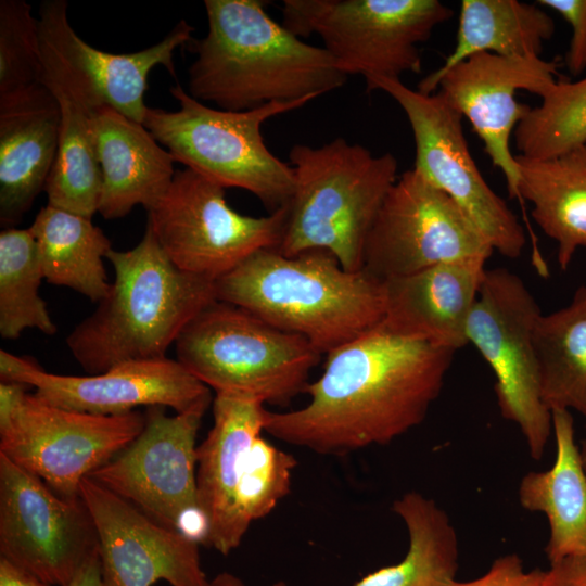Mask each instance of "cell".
I'll return each mask as SVG.
<instances>
[{"instance_id": "cell-18", "label": "cell", "mask_w": 586, "mask_h": 586, "mask_svg": "<svg viewBox=\"0 0 586 586\" xmlns=\"http://www.w3.org/2000/svg\"><path fill=\"white\" fill-rule=\"evenodd\" d=\"M79 496L98 535L103 586H211L199 544L152 520L136 506L85 477Z\"/></svg>"}, {"instance_id": "cell-23", "label": "cell", "mask_w": 586, "mask_h": 586, "mask_svg": "<svg viewBox=\"0 0 586 586\" xmlns=\"http://www.w3.org/2000/svg\"><path fill=\"white\" fill-rule=\"evenodd\" d=\"M101 175L98 213L105 219L128 215L137 205L153 207L169 188L173 155L136 122L104 105L95 126Z\"/></svg>"}, {"instance_id": "cell-4", "label": "cell", "mask_w": 586, "mask_h": 586, "mask_svg": "<svg viewBox=\"0 0 586 586\" xmlns=\"http://www.w3.org/2000/svg\"><path fill=\"white\" fill-rule=\"evenodd\" d=\"M105 258L114 281L97 309L66 337L73 357L90 374L166 357L187 324L217 300L215 281L177 268L148 226L136 246L111 249Z\"/></svg>"}, {"instance_id": "cell-7", "label": "cell", "mask_w": 586, "mask_h": 586, "mask_svg": "<svg viewBox=\"0 0 586 586\" xmlns=\"http://www.w3.org/2000/svg\"><path fill=\"white\" fill-rule=\"evenodd\" d=\"M175 349L177 360L215 394L277 406L305 393L321 355L303 336L218 300L187 324Z\"/></svg>"}, {"instance_id": "cell-40", "label": "cell", "mask_w": 586, "mask_h": 586, "mask_svg": "<svg viewBox=\"0 0 586 586\" xmlns=\"http://www.w3.org/2000/svg\"><path fill=\"white\" fill-rule=\"evenodd\" d=\"M67 586H103L99 552L84 564Z\"/></svg>"}, {"instance_id": "cell-2", "label": "cell", "mask_w": 586, "mask_h": 586, "mask_svg": "<svg viewBox=\"0 0 586 586\" xmlns=\"http://www.w3.org/2000/svg\"><path fill=\"white\" fill-rule=\"evenodd\" d=\"M260 0H205L208 30L191 39L196 54L188 92L221 110L247 111L272 102L319 97L342 87L347 75L323 48L278 23Z\"/></svg>"}, {"instance_id": "cell-9", "label": "cell", "mask_w": 586, "mask_h": 586, "mask_svg": "<svg viewBox=\"0 0 586 586\" xmlns=\"http://www.w3.org/2000/svg\"><path fill=\"white\" fill-rule=\"evenodd\" d=\"M288 216L289 205L243 215L228 204L225 188L184 168L148 211L146 226L177 268L216 281L255 252L278 249Z\"/></svg>"}, {"instance_id": "cell-36", "label": "cell", "mask_w": 586, "mask_h": 586, "mask_svg": "<svg viewBox=\"0 0 586 586\" xmlns=\"http://www.w3.org/2000/svg\"><path fill=\"white\" fill-rule=\"evenodd\" d=\"M545 571H526L522 559L517 553H507L496 558L482 576L459 582L454 586H542Z\"/></svg>"}, {"instance_id": "cell-21", "label": "cell", "mask_w": 586, "mask_h": 586, "mask_svg": "<svg viewBox=\"0 0 586 586\" xmlns=\"http://www.w3.org/2000/svg\"><path fill=\"white\" fill-rule=\"evenodd\" d=\"M486 262L458 260L384 281L382 323L398 336L457 352L468 344V321Z\"/></svg>"}, {"instance_id": "cell-29", "label": "cell", "mask_w": 586, "mask_h": 586, "mask_svg": "<svg viewBox=\"0 0 586 586\" xmlns=\"http://www.w3.org/2000/svg\"><path fill=\"white\" fill-rule=\"evenodd\" d=\"M534 346L544 404L574 410L586 421V284L570 303L538 316Z\"/></svg>"}, {"instance_id": "cell-5", "label": "cell", "mask_w": 586, "mask_h": 586, "mask_svg": "<svg viewBox=\"0 0 586 586\" xmlns=\"http://www.w3.org/2000/svg\"><path fill=\"white\" fill-rule=\"evenodd\" d=\"M289 164L295 183L277 250L286 256L326 250L346 270H361L369 231L398 178L396 157L340 137L318 148L295 144Z\"/></svg>"}, {"instance_id": "cell-3", "label": "cell", "mask_w": 586, "mask_h": 586, "mask_svg": "<svg viewBox=\"0 0 586 586\" xmlns=\"http://www.w3.org/2000/svg\"><path fill=\"white\" fill-rule=\"evenodd\" d=\"M218 301L306 339L328 354L380 324L384 282L346 270L326 250L286 256L264 249L215 281Z\"/></svg>"}, {"instance_id": "cell-20", "label": "cell", "mask_w": 586, "mask_h": 586, "mask_svg": "<svg viewBox=\"0 0 586 586\" xmlns=\"http://www.w3.org/2000/svg\"><path fill=\"white\" fill-rule=\"evenodd\" d=\"M265 404L242 395L215 394L213 426L196 447V487L208 522L207 546L228 556L250 528L240 502L255 440L265 431Z\"/></svg>"}, {"instance_id": "cell-32", "label": "cell", "mask_w": 586, "mask_h": 586, "mask_svg": "<svg viewBox=\"0 0 586 586\" xmlns=\"http://www.w3.org/2000/svg\"><path fill=\"white\" fill-rule=\"evenodd\" d=\"M514 130L519 155L547 160L586 144V76L558 80Z\"/></svg>"}, {"instance_id": "cell-19", "label": "cell", "mask_w": 586, "mask_h": 586, "mask_svg": "<svg viewBox=\"0 0 586 586\" xmlns=\"http://www.w3.org/2000/svg\"><path fill=\"white\" fill-rule=\"evenodd\" d=\"M558 68L557 60L483 52L460 62L440 80L437 91L468 118L493 165L504 174L512 199H520V175L510 138L531 110L515 94L524 90L543 98L558 81Z\"/></svg>"}, {"instance_id": "cell-41", "label": "cell", "mask_w": 586, "mask_h": 586, "mask_svg": "<svg viewBox=\"0 0 586 586\" xmlns=\"http://www.w3.org/2000/svg\"><path fill=\"white\" fill-rule=\"evenodd\" d=\"M211 586H244L241 578L230 572H221L212 581ZM272 586H288L284 582H277Z\"/></svg>"}, {"instance_id": "cell-24", "label": "cell", "mask_w": 586, "mask_h": 586, "mask_svg": "<svg viewBox=\"0 0 586 586\" xmlns=\"http://www.w3.org/2000/svg\"><path fill=\"white\" fill-rule=\"evenodd\" d=\"M556 458L550 469L528 472L520 481L519 502L544 513L550 534L545 553L550 564L586 558V472L575 441L571 411H551Z\"/></svg>"}, {"instance_id": "cell-34", "label": "cell", "mask_w": 586, "mask_h": 586, "mask_svg": "<svg viewBox=\"0 0 586 586\" xmlns=\"http://www.w3.org/2000/svg\"><path fill=\"white\" fill-rule=\"evenodd\" d=\"M295 457L258 436L252 447L247 474L241 485L240 502L251 525L268 515L291 489Z\"/></svg>"}, {"instance_id": "cell-26", "label": "cell", "mask_w": 586, "mask_h": 586, "mask_svg": "<svg viewBox=\"0 0 586 586\" xmlns=\"http://www.w3.org/2000/svg\"><path fill=\"white\" fill-rule=\"evenodd\" d=\"M519 196L531 203V215L557 243L559 267L565 270L586 247V144L547 160L515 155Z\"/></svg>"}, {"instance_id": "cell-14", "label": "cell", "mask_w": 586, "mask_h": 586, "mask_svg": "<svg viewBox=\"0 0 586 586\" xmlns=\"http://www.w3.org/2000/svg\"><path fill=\"white\" fill-rule=\"evenodd\" d=\"M493 251L460 207L411 168L397 178L375 216L362 269L384 282L436 265L488 259Z\"/></svg>"}, {"instance_id": "cell-42", "label": "cell", "mask_w": 586, "mask_h": 586, "mask_svg": "<svg viewBox=\"0 0 586 586\" xmlns=\"http://www.w3.org/2000/svg\"><path fill=\"white\" fill-rule=\"evenodd\" d=\"M578 448H579L582 462H583V466H584V469H585V472H586V438L583 440V442L581 443Z\"/></svg>"}, {"instance_id": "cell-35", "label": "cell", "mask_w": 586, "mask_h": 586, "mask_svg": "<svg viewBox=\"0 0 586 586\" xmlns=\"http://www.w3.org/2000/svg\"><path fill=\"white\" fill-rule=\"evenodd\" d=\"M540 7L559 13L571 26L572 36L566 53V66L573 76L586 69V0H538Z\"/></svg>"}, {"instance_id": "cell-10", "label": "cell", "mask_w": 586, "mask_h": 586, "mask_svg": "<svg viewBox=\"0 0 586 586\" xmlns=\"http://www.w3.org/2000/svg\"><path fill=\"white\" fill-rule=\"evenodd\" d=\"M207 408L167 416L165 407H148L140 434L89 477L163 526L206 545L208 522L196 487V436Z\"/></svg>"}, {"instance_id": "cell-30", "label": "cell", "mask_w": 586, "mask_h": 586, "mask_svg": "<svg viewBox=\"0 0 586 586\" xmlns=\"http://www.w3.org/2000/svg\"><path fill=\"white\" fill-rule=\"evenodd\" d=\"M192 33L193 27L181 20L162 41L133 53L104 52L88 44L78 35L76 46L106 105L142 123L148 109L144 94L151 69L162 65L175 77L174 52L189 43Z\"/></svg>"}, {"instance_id": "cell-16", "label": "cell", "mask_w": 586, "mask_h": 586, "mask_svg": "<svg viewBox=\"0 0 586 586\" xmlns=\"http://www.w3.org/2000/svg\"><path fill=\"white\" fill-rule=\"evenodd\" d=\"M98 552L81 500H66L0 454V557L54 586H67Z\"/></svg>"}, {"instance_id": "cell-1", "label": "cell", "mask_w": 586, "mask_h": 586, "mask_svg": "<svg viewBox=\"0 0 586 586\" xmlns=\"http://www.w3.org/2000/svg\"><path fill=\"white\" fill-rule=\"evenodd\" d=\"M455 351L398 336L381 322L327 354L309 402L266 411L265 432L321 455L387 445L421 424L440 396Z\"/></svg>"}, {"instance_id": "cell-38", "label": "cell", "mask_w": 586, "mask_h": 586, "mask_svg": "<svg viewBox=\"0 0 586 586\" xmlns=\"http://www.w3.org/2000/svg\"><path fill=\"white\" fill-rule=\"evenodd\" d=\"M28 387L20 382H0V430L12 421L28 394Z\"/></svg>"}, {"instance_id": "cell-6", "label": "cell", "mask_w": 586, "mask_h": 586, "mask_svg": "<svg viewBox=\"0 0 586 586\" xmlns=\"http://www.w3.org/2000/svg\"><path fill=\"white\" fill-rule=\"evenodd\" d=\"M177 111L149 107L142 124L179 162L222 188L251 192L269 211L289 205L294 173L262 136L263 124L316 99L272 102L247 111L214 109L194 99L180 84L169 89Z\"/></svg>"}, {"instance_id": "cell-15", "label": "cell", "mask_w": 586, "mask_h": 586, "mask_svg": "<svg viewBox=\"0 0 586 586\" xmlns=\"http://www.w3.org/2000/svg\"><path fill=\"white\" fill-rule=\"evenodd\" d=\"M145 413L103 416L64 409L27 394L7 428L0 454L41 479L56 495L77 500L85 477L125 449Z\"/></svg>"}, {"instance_id": "cell-37", "label": "cell", "mask_w": 586, "mask_h": 586, "mask_svg": "<svg viewBox=\"0 0 586 586\" xmlns=\"http://www.w3.org/2000/svg\"><path fill=\"white\" fill-rule=\"evenodd\" d=\"M542 586H586V558H565L550 564Z\"/></svg>"}, {"instance_id": "cell-28", "label": "cell", "mask_w": 586, "mask_h": 586, "mask_svg": "<svg viewBox=\"0 0 586 586\" xmlns=\"http://www.w3.org/2000/svg\"><path fill=\"white\" fill-rule=\"evenodd\" d=\"M91 219L47 204L29 229L44 280L99 303L111 288L103 258L112 245Z\"/></svg>"}, {"instance_id": "cell-27", "label": "cell", "mask_w": 586, "mask_h": 586, "mask_svg": "<svg viewBox=\"0 0 586 586\" xmlns=\"http://www.w3.org/2000/svg\"><path fill=\"white\" fill-rule=\"evenodd\" d=\"M392 509L408 532V550L398 563L367 574L354 586H454L459 542L447 512L415 491L396 499Z\"/></svg>"}, {"instance_id": "cell-11", "label": "cell", "mask_w": 586, "mask_h": 586, "mask_svg": "<svg viewBox=\"0 0 586 586\" xmlns=\"http://www.w3.org/2000/svg\"><path fill=\"white\" fill-rule=\"evenodd\" d=\"M542 310L524 281L505 268L486 269L467 327L472 344L495 375L500 415L522 433L540 460L552 431L540 395L534 327Z\"/></svg>"}, {"instance_id": "cell-12", "label": "cell", "mask_w": 586, "mask_h": 586, "mask_svg": "<svg viewBox=\"0 0 586 586\" xmlns=\"http://www.w3.org/2000/svg\"><path fill=\"white\" fill-rule=\"evenodd\" d=\"M366 87L387 93L406 114L416 146L413 168L460 207L494 251L520 257L524 229L482 176L463 133V117L445 95L413 90L399 78H369Z\"/></svg>"}, {"instance_id": "cell-13", "label": "cell", "mask_w": 586, "mask_h": 586, "mask_svg": "<svg viewBox=\"0 0 586 586\" xmlns=\"http://www.w3.org/2000/svg\"><path fill=\"white\" fill-rule=\"evenodd\" d=\"M66 0L40 5L41 84L60 110V142L44 192L47 204L92 218L98 213L101 175L95 126L106 104L81 58Z\"/></svg>"}, {"instance_id": "cell-8", "label": "cell", "mask_w": 586, "mask_h": 586, "mask_svg": "<svg viewBox=\"0 0 586 586\" xmlns=\"http://www.w3.org/2000/svg\"><path fill=\"white\" fill-rule=\"evenodd\" d=\"M454 15L438 0H284L282 24L317 35L348 75L399 78L422 69L419 44Z\"/></svg>"}, {"instance_id": "cell-39", "label": "cell", "mask_w": 586, "mask_h": 586, "mask_svg": "<svg viewBox=\"0 0 586 586\" xmlns=\"http://www.w3.org/2000/svg\"><path fill=\"white\" fill-rule=\"evenodd\" d=\"M0 586H54L0 557Z\"/></svg>"}, {"instance_id": "cell-17", "label": "cell", "mask_w": 586, "mask_h": 586, "mask_svg": "<svg viewBox=\"0 0 586 586\" xmlns=\"http://www.w3.org/2000/svg\"><path fill=\"white\" fill-rule=\"evenodd\" d=\"M0 381L35 387L51 405L81 412L113 416L137 407H170L183 412L213 403L211 388L177 359L128 361L85 377L47 372L30 358L0 351Z\"/></svg>"}, {"instance_id": "cell-22", "label": "cell", "mask_w": 586, "mask_h": 586, "mask_svg": "<svg viewBox=\"0 0 586 586\" xmlns=\"http://www.w3.org/2000/svg\"><path fill=\"white\" fill-rule=\"evenodd\" d=\"M60 142V110L40 85L0 100V224L12 228L44 189Z\"/></svg>"}, {"instance_id": "cell-31", "label": "cell", "mask_w": 586, "mask_h": 586, "mask_svg": "<svg viewBox=\"0 0 586 586\" xmlns=\"http://www.w3.org/2000/svg\"><path fill=\"white\" fill-rule=\"evenodd\" d=\"M44 280L36 240L30 229L0 232V334L17 339L26 329L47 335L56 332L46 302L39 295Z\"/></svg>"}, {"instance_id": "cell-33", "label": "cell", "mask_w": 586, "mask_h": 586, "mask_svg": "<svg viewBox=\"0 0 586 586\" xmlns=\"http://www.w3.org/2000/svg\"><path fill=\"white\" fill-rule=\"evenodd\" d=\"M38 20L25 0L0 1V100L41 84Z\"/></svg>"}, {"instance_id": "cell-25", "label": "cell", "mask_w": 586, "mask_h": 586, "mask_svg": "<svg viewBox=\"0 0 586 586\" xmlns=\"http://www.w3.org/2000/svg\"><path fill=\"white\" fill-rule=\"evenodd\" d=\"M556 31L552 17L537 3L517 0H462L456 44L444 63L426 75L418 90L437 91L441 78L477 53L501 56H540L544 42Z\"/></svg>"}]
</instances>
